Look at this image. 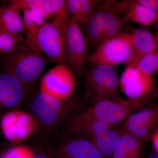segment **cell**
Wrapping results in <instances>:
<instances>
[{
    "mask_svg": "<svg viewBox=\"0 0 158 158\" xmlns=\"http://www.w3.org/2000/svg\"><path fill=\"white\" fill-rule=\"evenodd\" d=\"M22 12L25 41L35 46L36 36L41 27L46 22V18L42 15L31 10H25Z\"/></svg>",
    "mask_w": 158,
    "mask_h": 158,
    "instance_id": "cell-20",
    "label": "cell"
},
{
    "mask_svg": "<svg viewBox=\"0 0 158 158\" xmlns=\"http://www.w3.org/2000/svg\"><path fill=\"white\" fill-rule=\"evenodd\" d=\"M109 9L116 14H123V22H131L143 25H150L155 21L158 12L147 9L138 3L137 0L113 1Z\"/></svg>",
    "mask_w": 158,
    "mask_h": 158,
    "instance_id": "cell-15",
    "label": "cell"
},
{
    "mask_svg": "<svg viewBox=\"0 0 158 158\" xmlns=\"http://www.w3.org/2000/svg\"><path fill=\"white\" fill-rule=\"evenodd\" d=\"M156 19H157V21L158 25V15H157V17Z\"/></svg>",
    "mask_w": 158,
    "mask_h": 158,
    "instance_id": "cell-33",
    "label": "cell"
},
{
    "mask_svg": "<svg viewBox=\"0 0 158 158\" xmlns=\"http://www.w3.org/2000/svg\"><path fill=\"white\" fill-rule=\"evenodd\" d=\"M85 29V37L88 43L98 46L102 43L104 30L103 6L94 12L88 21Z\"/></svg>",
    "mask_w": 158,
    "mask_h": 158,
    "instance_id": "cell-21",
    "label": "cell"
},
{
    "mask_svg": "<svg viewBox=\"0 0 158 158\" xmlns=\"http://www.w3.org/2000/svg\"><path fill=\"white\" fill-rule=\"evenodd\" d=\"M157 39L158 40V35H157Z\"/></svg>",
    "mask_w": 158,
    "mask_h": 158,
    "instance_id": "cell-34",
    "label": "cell"
},
{
    "mask_svg": "<svg viewBox=\"0 0 158 158\" xmlns=\"http://www.w3.org/2000/svg\"><path fill=\"white\" fill-rule=\"evenodd\" d=\"M143 151V142L123 130L113 149L112 158H142Z\"/></svg>",
    "mask_w": 158,
    "mask_h": 158,
    "instance_id": "cell-18",
    "label": "cell"
},
{
    "mask_svg": "<svg viewBox=\"0 0 158 158\" xmlns=\"http://www.w3.org/2000/svg\"><path fill=\"white\" fill-rule=\"evenodd\" d=\"M0 27L13 35L22 36L24 28L20 11L9 5L0 9Z\"/></svg>",
    "mask_w": 158,
    "mask_h": 158,
    "instance_id": "cell-19",
    "label": "cell"
},
{
    "mask_svg": "<svg viewBox=\"0 0 158 158\" xmlns=\"http://www.w3.org/2000/svg\"><path fill=\"white\" fill-rule=\"evenodd\" d=\"M75 106V101L71 98L62 102L47 94L39 91L30 102L31 112L39 122L40 128L51 131L59 126L67 118Z\"/></svg>",
    "mask_w": 158,
    "mask_h": 158,
    "instance_id": "cell-4",
    "label": "cell"
},
{
    "mask_svg": "<svg viewBox=\"0 0 158 158\" xmlns=\"http://www.w3.org/2000/svg\"><path fill=\"white\" fill-rule=\"evenodd\" d=\"M76 86L73 71L67 64H58L41 77L39 90L60 101L66 102L71 98Z\"/></svg>",
    "mask_w": 158,
    "mask_h": 158,
    "instance_id": "cell-8",
    "label": "cell"
},
{
    "mask_svg": "<svg viewBox=\"0 0 158 158\" xmlns=\"http://www.w3.org/2000/svg\"><path fill=\"white\" fill-rule=\"evenodd\" d=\"M157 97H158V85L156 86L155 89L152 95V98H153Z\"/></svg>",
    "mask_w": 158,
    "mask_h": 158,
    "instance_id": "cell-30",
    "label": "cell"
},
{
    "mask_svg": "<svg viewBox=\"0 0 158 158\" xmlns=\"http://www.w3.org/2000/svg\"><path fill=\"white\" fill-rule=\"evenodd\" d=\"M135 67L140 71L148 74L158 73V49L143 57Z\"/></svg>",
    "mask_w": 158,
    "mask_h": 158,
    "instance_id": "cell-25",
    "label": "cell"
},
{
    "mask_svg": "<svg viewBox=\"0 0 158 158\" xmlns=\"http://www.w3.org/2000/svg\"><path fill=\"white\" fill-rule=\"evenodd\" d=\"M85 95L93 104L103 100L121 98L119 79L114 66L92 65L86 74Z\"/></svg>",
    "mask_w": 158,
    "mask_h": 158,
    "instance_id": "cell-5",
    "label": "cell"
},
{
    "mask_svg": "<svg viewBox=\"0 0 158 158\" xmlns=\"http://www.w3.org/2000/svg\"><path fill=\"white\" fill-rule=\"evenodd\" d=\"M131 55V34L119 32L102 42L88 57L91 65H114L126 63Z\"/></svg>",
    "mask_w": 158,
    "mask_h": 158,
    "instance_id": "cell-7",
    "label": "cell"
},
{
    "mask_svg": "<svg viewBox=\"0 0 158 158\" xmlns=\"http://www.w3.org/2000/svg\"><path fill=\"white\" fill-rule=\"evenodd\" d=\"M104 9V30L102 42L110 39L119 32L124 23L122 18L113 11Z\"/></svg>",
    "mask_w": 158,
    "mask_h": 158,
    "instance_id": "cell-22",
    "label": "cell"
},
{
    "mask_svg": "<svg viewBox=\"0 0 158 158\" xmlns=\"http://www.w3.org/2000/svg\"><path fill=\"white\" fill-rule=\"evenodd\" d=\"M1 127L8 140L19 142L31 138L40 128V126L32 113L17 109L3 114Z\"/></svg>",
    "mask_w": 158,
    "mask_h": 158,
    "instance_id": "cell-9",
    "label": "cell"
},
{
    "mask_svg": "<svg viewBox=\"0 0 158 158\" xmlns=\"http://www.w3.org/2000/svg\"><path fill=\"white\" fill-rule=\"evenodd\" d=\"M105 2L94 0H79L80 19L78 24L81 28H86L91 15L102 6Z\"/></svg>",
    "mask_w": 158,
    "mask_h": 158,
    "instance_id": "cell-24",
    "label": "cell"
},
{
    "mask_svg": "<svg viewBox=\"0 0 158 158\" xmlns=\"http://www.w3.org/2000/svg\"><path fill=\"white\" fill-rule=\"evenodd\" d=\"M0 158H6V152L0 155Z\"/></svg>",
    "mask_w": 158,
    "mask_h": 158,
    "instance_id": "cell-32",
    "label": "cell"
},
{
    "mask_svg": "<svg viewBox=\"0 0 158 158\" xmlns=\"http://www.w3.org/2000/svg\"><path fill=\"white\" fill-rule=\"evenodd\" d=\"M135 111L137 110L131 102L121 98L97 102L83 112L98 120L114 126L123 122Z\"/></svg>",
    "mask_w": 158,
    "mask_h": 158,
    "instance_id": "cell-11",
    "label": "cell"
},
{
    "mask_svg": "<svg viewBox=\"0 0 158 158\" xmlns=\"http://www.w3.org/2000/svg\"><path fill=\"white\" fill-rule=\"evenodd\" d=\"M148 158H158V154L155 153L152 154Z\"/></svg>",
    "mask_w": 158,
    "mask_h": 158,
    "instance_id": "cell-31",
    "label": "cell"
},
{
    "mask_svg": "<svg viewBox=\"0 0 158 158\" xmlns=\"http://www.w3.org/2000/svg\"><path fill=\"white\" fill-rule=\"evenodd\" d=\"M23 36H18L0 27V55L4 56L14 52L24 41Z\"/></svg>",
    "mask_w": 158,
    "mask_h": 158,
    "instance_id": "cell-23",
    "label": "cell"
},
{
    "mask_svg": "<svg viewBox=\"0 0 158 158\" xmlns=\"http://www.w3.org/2000/svg\"><path fill=\"white\" fill-rule=\"evenodd\" d=\"M83 112L69 120L62 137L74 136L90 141L103 158H112L113 150L123 131Z\"/></svg>",
    "mask_w": 158,
    "mask_h": 158,
    "instance_id": "cell-1",
    "label": "cell"
},
{
    "mask_svg": "<svg viewBox=\"0 0 158 158\" xmlns=\"http://www.w3.org/2000/svg\"><path fill=\"white\" fill-rule=\"evenodd\" d=\"M31 90L15 77L0 71V114L17 110L27 101Z\"/></svg>",
    "mask_w": 158,
    "mask_h": 158,
    "instance_id": "cell-13",
    "label": "cell"
},
{
    "mask_svg": "<svg viewBox=\"0 0 158 158\" xmlns=\"http://www.w3.org/2000/svg\"><path fill=\"white\" fill-rule=\"evenodd\" d=\"M141 6L152 11H158V0H137Z\"/></svg>",
    "mask_w": 158,
    "mask_h": 158,
    "instance_id": "cell-27",
    "label": "cell"
},
{
    "mask_svg": "<svg viewBox=\"0 0 158 158\" xmlns=\"http://www.w3.org/2000/svg\"><path fill=\"white\" fill-rule=\"evenodd\" d=\"M119 87L138 111L152 98L156 85L153 75L142 72L135 66L127 65L119 79Z\"/></svg>",
    "mask_w": 158,
    "mask_h": 158,
    "instance_id": "cell-6",
    "label": "cell"
},
{
    "mask_svg": "<svg viewBox=\"0 0 158 158\" xmlns=\"http://www.w3.org/2000/svg\"><path fill=\"white\" fill-rule=\"evenodd\" d=\"M151 138L154 148L156 153L158 154V129L155 132L153 133Z\"/></svg>",
    "mask_w": 158,
    "mask_h": 158,
    "instance_id": "cell-28",
    "label": "cell"
},
{
    "mask_svg": "<svg viewBox=\"0 0 158 158\" xmlns=\"http://www.w3.org/2000/svg\"><path fill=\"white\" fill-rule=\"evenodd\" d=\"M158 124V105L151 104L131 114L123 122L122 128L144 142L152 137Z\"/></svg>",
    "mask_w": 158,
    "mask_h": 158,
    "instance_id": "cell-12",
    "label": "cell"
},
{
    "mask_svg": "<svg viewBox=\"0 0 158 158\" xmlns=\"http://www.w3.org/2000/svg\"><path fill=\"white\" fill-rule=\"evenodd\" d=\"M9 5L20 12L29 10L37 12L46 19L56 16L71 19L65 0H14Z\"/></svg>",
    "mask_w": 158,
    "mask_h": 158,
    "instance_id": "cell-16",
    "label": "cell"
},
{
    "mask_svg": "<svg viewBox=\"0 0 158 158\" xmlns=\"http://www.w3.org/2000/svg\"><path fill=\"white\" fill-rule=\"evenodd\" d=\"M33 158H52L47 153L43 151L34 152V156Z\"/></svg>",
    "mask_w": 158,
    "mask_h": 158,
    "instance_id": "cell-29",
    "label": "cell"
},
{
    "mask_svg": "<svg viewBox=\"0 0 158 158\" xmlns=\"http://www.w3.org/2000/svg\"><path fill=\"white\" fill-rule=\"evenodd\" d=\"M48 62L36 47L24 40L14 52L4 57L1 64L3 69L31 90Z\"/></svg>",
    "mask_w": 158,
    "mask_h": 158,
    "instance_id": "cell-2",
    "label": "cell"
},
{
    "mask_svg": "<svg viewBox=\"0 0 158 158\" xmlns=\"http://www.w3.org/2000/svg\"><path fill=\"white\" fill-rule=\"evenodd\" d=\"M131 55L127 65L135 66L144 56L158 49V44L147 29L141 28L131 33Z\"/></svg>",
    "mask_w": 158,
    "mask_h": 158,
    "instance_id": "cell-17",
    "label": "cell"
},
{
    "mask_svg": "<svg viewBox=\"0 0 158 158\" xmlns=\"http://www.w3.org/2000/svg\"><path fill=\"white\" fill-rule=\"evenodd\" d=\"M6 158H33L34 152L26 146H15L6 152Z\"/></svg>",
    "mask_w": 158,
    "mask_h": 158,
    "instance_id": "cell-26",
    "label": "cell"
},
{
    "mask_svg": "<svg viewBox=\"0 0 158 158\" xmlns=\"http://www.w3.org/2000/svg\"><path fill=\"white\" fill-rule=\"evenodd\" d=\"M70 19L55 16L52 20L46 22L37 33L35 46L50 62L67 65L66 31Z\"/></svg>",
    "mask_w": 158,
    "mask_h": 158,
    "instance_id": "cell-3",
    "label": "cell"
},
{
    "mask_svg": "<svg viewBox=\"0 0 158 158\" xmlns=\"http://www.w3.org/2000/svg\"><path fill=\"white\" fill-rule=\"evenodd\" d=\"M54 158H103L92 143L77 136L62 137L60 143L53 151Z\"/></svg>",
    "mask_w": 158,
    "mask_h": 158,
    "instance_id": "cell-14",
    "label": "cell"
},
{
    "mask_svg": "<svg viewBox=\"0 0 158 158\" xmlns=\"http://www.w3.org/2000/svg\"><path fill=\"white\" fill-rule=\"evenodd\" d=\"M67 65L79 75L85 73L88 62V43L81 27L71 19L66 31Z\"/></svg>",
    "mask_w": 158,
    "mask_h": 158,
    "instance_id": "cell-10",
    "label": "cell"
}]
</instances>
